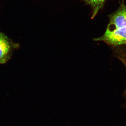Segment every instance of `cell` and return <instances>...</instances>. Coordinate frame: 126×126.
Here are the masks:
<instances>
[{
	"mask_svg": "<svg viewBox=\"0 0 126 126\" xmlns=\"http://www.w3.org/2000/svg\"><path fill=\"white\" fill-rule=\"evenodd\" d=\"M87 4L90 6L92 10V18L96 16L99 10L103 7L106 0H82Z\"/></svg>",
	"mask_w": 126,
	"mask_h": 126,
	"instance_id": "obj_3",
	"label": "cell"
},
{
	"mask_svg": "<svg viewBox=\"0 0 126 126\" xmlns=\"http://www.w3.org/2000/svg\"><path fill=\"white\" fill-rule=\"evenodd\" d=\"M124 95L125 96V97H126V89H125V91L124 92Z\"/></svg>",
	"mask_w": 126,
	"mask_h": 126,
	"instance_id": "obj_4",
	"label": "cell"
},
{
	"mask_svg": "<svg viewBox=\"0 0 126 126\" xmlns=\"http://www.w3.org/2000/svg\"><path fill=\"white\" fill-rule=\"evenodd\" d=\"M109 23L105 33L101 37L94 39L113 47L126 45V5L122 2L119 8L110 14Z\"/></svg>",
	"mask_w": 126,
	"mask_h": 126,
	"instance_id": "obj_1",
	"label": "cell"
},
{
	"mask_svg": "<svg viewBox=\"0 0 126 126\" xmlns=\"http://www.w3.org/2000/svg\"><path fill=\"white\" fill-rule=\"evenodd\" d=\"M19 45L9 39L0 31V64L5 63L11 58L13 52Z\"/></svg>",
	"mask_w": 126,
	"mask_h": 126,
	"instance_id": "obj_2",
	"label": "cell"
}]
</instances>
